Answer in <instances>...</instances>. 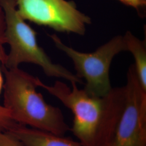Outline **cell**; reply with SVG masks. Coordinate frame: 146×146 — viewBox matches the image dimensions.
Returning <instances> with one entry per match:
<instances>
[{"label":"cell","instance_id":"cell-2","mask_svg":"<svg viewBox=\"0 0 146 146\" xmlns=\"http://www.w3.org/2000/svg\"><path fill=\"white\" fill-rule=\"evenodd\" d=\"M4 73L3 106L16 123L63 136L69 127L61 110L48 104L37 91L36 78L20 69L7 68Z\"/></svg>","mask_w":146,"mask_h":146},{"label":"cell","instance_id":"cell-10","mask_svg":"<svg viewBox=\"0 0 146 146\" xmlns=\"http://www.w3.org/2000/svg\"><path fill=\"white\" fill-rule=\"evenodd\" d=\"M0 146H23L16 137L8 131L0 132Z\"/></svg>","mask_w":146,"mask_h":146},{"label":"cell","instance_id":"cell-7","mask_svg":"<svg viewBox=\"0 0 146 146\" xmlns=\"http://www.w3.org/2000/svg\"><path fill=\"white\" fill-rule=\"evenodd\" d=\"M23 146H82L79 142L16 123L8 131Z\"/></svg>","mask_w":146,"mask_h":146},{"label":"cell","instance_id":"cell-4","mask_svg":"<svg viewBox=\"0 0 146 146\" xmlns=\"http://www.w3.org/2000/svg\"><path fill=\"white\" fill-rule=\"evenodd\" d=\"M55 46L64 52L73 61L76 75L86 81L84 89L90 95L104 96L112 88L110 67L116 55L127 51L123 36L113 37L109 41L90 53L78 52L66 45L55 35H49Z\"/></svg>","mask_w":146,"mask_h":146},{"label":"cell","instance_id":"cell-9","mask_svg":"<svg viewBox=\"0 0 146 146\" xmlns=\"http://www.w3.org/2000/svg\"><path fill=\"white\" fill-rule=\"evenodd\" d=\"M14 121L11 117L9 111L3 106H0V132L9 130L14 125Z\"/></svg>","mask_w":146,"mask_h":146},{"label":"cell","instance_id":"cell-8","mask_svg":"<svg viewBox=\"0 0 146 146\" xmlns=\"http://www.w3.org/2000/svg\"><path fill=\"white\" fill-rule=\"evenodd\" d=\"M123 36L127 51L130 52L134 58V66L137 78L142 87L146 91V44L130 31H127Z\"/></svg>","mask_w":146,"mask_h":146},{"label":"cell","instance_id":"cell-3","mask_svg":"<svg viewBox=\"0 0 146 146\" xmlns=\"http://www.w3.org/2000/svg\"><path fill=\"white\" fill-rule=\"evenodd\" d=\"M5 14V37L10 51L2 64L6 68H18L23 63L36 64L49 77L63 78L70 83L83 84L82 80L62 66L53 62L37 41L36 32L19 13L16 0H0Z\"/></svg>","mask_w":146,"mask_h":146},{"label":"cell","instance_id":"cell-5","mask_svg":"<svg viewBox=\"0 0 146 146\" xmlns=\"http://www.w3.org/2000/svg\"><path fill=\"white\" fill-rule=\"evenodd\" d=\"M17 9L25 20L58 32L84 35L90 18L67 0H16Z\"/></svg>","mask_w":146,"mask_h":146},{"label":"cell","instance_id":"cell-11","mask_svg":"<svg viewBox=\"0 0 146 146\" xmlns=\"http://www.w3.org/2000/svg\"><path fill=\"white\" fill-rule=\"evenodd\" d=\"M7 44L5 37V16L2 8L0 5V46Z\"/></svg>","mask_w":146,"mask_h":146},{"label":"cell","instance_id":"cell-1","mask_svg":"<svg viewBox=\"0 0 146 146\" xmlns=\"http://www.w3.org/2000/svg\"><path fill=\"white\" fill-rule=\"evenodd\" d=\"M38 87L56 98L73 113L70 131L82 146H109L124 108L125 88H112L104 96H95L73 82L72 88L56 81L48 86L37 78Z\"/></svg>","mask_w":146,"mask_h":146},{"label":"cell","instance_id":"cell-13","mask_svg":"<svg viewBox=\"0 0 146 146\" xmlns=\"http://www.w3.org/2000/svg\"><path fill=\"white\" fill-rule=\"evenodd\" d=\"M126 5H129L135 9H139L146 5V0H119Z\"/></svg>","mask_w":146,"mask_h":146},{"label":"cell","instance_id":"cell-12","mask_svg":"<svg viewBox=\"0 0 146 146\" xmlns=\"http://www.w3.org/2000/svg\"><path fill=\"white\" fill-rule=\"evenodd\" d=\"M6 56H7V54L5 52L3 46L1 45L0 46V94H1L2 90L3 89L4 81H5L2 75V64L5 62Z\"/></svg>","mask_w":146,"mask_h":146},{"label":"cell","instance_id":"cell-6","mask_svg":"<svg viewBox=\"0 0 146 146\" xmlns=\"http://www.w3.org/2000/svg\"><path fill=\"white\" fill-rule=\"evenodd\" d=\"M125 88L124 108L109 146H146V91L133 64L127 72Z\"/></svg>","mask_w":146,"mask_h":146}]
</instances>
